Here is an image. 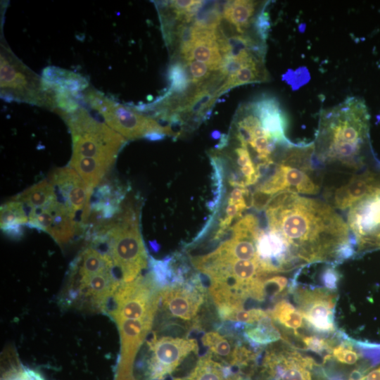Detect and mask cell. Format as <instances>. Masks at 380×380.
Wrapping results in <instances>:
<instances>
[{
  "label": "cell",
  "mask_w": 380,
  "mask_h": 380,
  "mask_svg": "<svg viewBox=\"0 0 380 380\" xmlns=\"http://www.w3.org/2000/svg\"><path fill=\"white\" fill-rule=\"evenodd\" d=\"M269 230L288 243L299 265L338 260L343 248L356 244L347 223L328 204L283 191L265 209Z\"/></svg>",
  "instance_id": "1"
},
{
  "label": "cell",
  "mask_w": 380,
  "mask_h": 380,
  "mask_svg": "<svg viewBox=\"0 0 380 380\" xmlns=\"http://www.w3.org/2000/svg\"><path fill=\"white\" fill-rule=\"evenodd\" d=\"M315 154L319 162L360 169L369 138V114L363 100L349 97L322 112Z\"/></svg>",
  "instance_id": "2"
},
{
  "label": "cell",
  "mask_w": 380,
  "mask_h": 380,
  "mask_svg": "<svg viewBox=\"0 0 380 380\" xmlns=\"http://www.w3.org/2000/svg\"><path fill=\"white\" fill-rule=\"evenodd\" d=\"M96 242L106 241V252L119 270L122 283L134 281L148 267V258L139 228L138 215L125 208L110 221L97 227Z\"/></svg>",
  "instance_id": "3"
},
{
  "label": "cell",
  "mask_w": 380,
  "mask_h": 380,
  "mask_svg": "<svg viewBox=\"0 0 380 380\" xmlns=\"http://www.w3.org/2000/svg\"><path fill=\"white\" fill-rule=\"evenodd\" d=\"M205 286L200 273L158 291L153 324L156 333L186 335L200 324L198 313L205 302Z\"/></svg>",
  "instance_id": "4"
},
{
  "label": "cell",
  "mask_w": 380,
  "mask_h": 380,
  "mask_svg": "<svg viewBox=\"0 0 380 380\" xmlns=\"http://www.w3.org/2000/svg\"><path fill=\"white\" fill-rule=\"evenodd\" d=\"M67 123L72 136V155L115 163L126 143L121 134L99 122L84 108L71 113L57 111Z\"/></svg>",
  "instance_id": "5"
},
{
  "label": "cell",
  "mask_w": 380,
  "mask_h": 380,
  "mask_svg": "<svg viewBox=\"0 0 380 380\" xmlns=\"http://www.w3.org/2000/svg\"><path fill=\"white\" fill-rule=\"evenodd\" d=\"M84 99L103 117L108 127L125 138H144L148 133L153 132L176 137L170 126H163L155 119L108 99L97 91H89Z\"/></svg>",
  "instance_id": "6"
},
{
  "label": "cell",
  "mask_w": 380,
  "mask_h": 380,
  "mask_svg": "<svg viewBox=\"0 0 380 380\" xmlns=\"http://www.w3.org/2000/svg\"><path fill=\"white\" fill-rule=\"evenodd\" d=\"M1 92L12 100L53 106L51 97L43 89L42 78L4 49L1 53Z\"/></svg>",
  "instance_id": "7"
},
{
  "label": "cell",
  "mask_w": 380,
  "mask_h": 380,
  "mask_svg": "<svg viewBox=\"0 0 380 380\" xmlns=\"http://www.w3.org/2000/svg\"><path fill=\"white\" fill-rule=\"evenodd\" d=\"M294 298L299 311L308 326L322 333L336 330L334 324L335 295L324 288L297 287Z\"/></svg>",
  "instance_id": "8"
},
{
  "label": "cell",
  "mask_w": 380,
  "mask_h": 380,
  "mask_svg": "<svg viewBox=\"0 0 380 380\" xmlns=\"http://www.w3.org/2000/svg\"><path fill=\"white\" fill-rule=\"evenodd\" d=\"M313 364L298 352L272 349L264 357L262 371L267 380H311Z\"/></svg>",
  "instance_id": "9"
},
{
  "label": "cell",
  "mask_w": 380,
  "mask_h": 380,
  "mask_svg": "<svg viewBox=\"0 0 380 380\" xmlns=\"http://www.w3.org/2000/svg\"><path fill=\"white\" fill-rule=\"evenodd\" d=\"M246 107L260 119L262 128L272 140L285 146L291 144L285 136L288 125L286 115L276 98L262 96Z\"/></svg>",
  "instance_id": "10"
},
{
  "label": "cell",
  "mask_w": 380,
  "mask_h": 380,
  "mask_svg": "<svg viewBox=\"0 0 380 380\" xmlns=\"http://www.w3.org/2000/svg\"><path fill=\"white\" fill-rule=\"evenodd\" d=\"M56 194L62 199L61 203L74 215L84 210L87 199V186L80 175L72 167L55 169L49 177Z\"/></svg>",
  "instance_id": "11"
},
{
  "label": "cell",
  "mask_w": 380,
  "mask_h": 380,
  "mask_svg": "<svg viewBox=\"0 0 380 380\" xmlns=\"http://www.w3.org/2000/svg\"><path fill=\"white\" fill-rule=\"evenodd\" d=\"M379 189L380 173L366 170L354 175L346 184L336 189L335 205L341 210L350 208Z\"/></svg>",
  "instance_id": "12"
},
{
  "label": "cell",
  "mask_w": 380,
  "mask_h": 380,
  "mask_svg": "<svg viewBox=\"0 0 380 380\" xmlns=\"http://www.w3.org/2000/svg\"><path fill=\"white\" fill-rule=\"evenodd\" d=\"M241 367L205 354L184 380H247L241 375Z\"/></svg>",
  "instance_id": "13"
},
{
  "label": "cell",
  "mask_w": 380,
  "mask_h": 380,
  "mask_svg": "<svg viewBox=\"0 0 380 380\" xmlns=\"http://www.w3.org/2000/svg\"><path fill=\"white\" fill-rule=\"evenodd\" d=\"M113 164L114 163L94 158L72 156L69 165L80 175L87 186L86 204L90 202L94 189Z\"/></svg>",
  "instance_id": "14"
},
{
  "label": "cell",
  "mask_w": 380,
  "mask_h": 380,
  "mask_svg": "<svg viewBox=\"0 0 380 380\" xmlns=\"http://www.w3.org/2000/svg\"><path fill=\"white\" fill-rule=\"evenodd\" d=\"M201 341L205 350L204 355L208 354L232 365H236V355L241 345L235 343L232 336L223 335L220 331H210L201 336Z\"/></svg>",
  "instance_id": "15"
},
{
  "label": "cell",
  "mask_w": 380,
  "mask_h": 380,
  "mask_svg": "<svg viewBox=\"0 0 380 380\" xmlns=\"http://www.w3.org/2000/svg\"><path fill=\"white\" fill-rule=\"evenodd\" d=\"M258 2L249 0L229 1L223 6V18L233 25L237 32L243 34L253 22Z\"/></svg>",
  "instance_id": "16"
},
{
  "label": "cell",
  "mask_w": 380,
  "mask_h": 380,
  "mask_svg": "<svg viewBox=\"0 0 380 380\" xmlns=\"http://www.w3.org/2000/svg\"><path fill=\"white\" fill-rule=\"evenodd\" d=\"M15 199L30 208V210L46 208L58 201L54 186L49 179L34 184Z\"/></svg>",
  "instance_id": "17"
},
{
  "label": "cell",
  "mask_w": 380,
  "mask_h": 380,
  "mask_svg": "<svg viewBox=\"0 0 380 380\" xmlns=\"http://www.w3.org/2000/svg\"><path fill=\"white\" fill-rule=\"evenodd\" d=\"M28 221L24 205L20 201L14 198L1 205V229L8 236L20 237L23 234L22 226Z\"/></svg>",
  "instance_id": "18"
},
{
  "label": "cell",
  "mask_w": 380,
  "mask_h": 380,
  "mask_svg": "<svg viewBox=\"0 0 380 380\" xmlns=\"http://www.w3.org/2000/svg\"><path fill=\"white\" fill-rule=\"evenodd\" d=\"M268 80V73L263 61H255L242 68L236 73L228 77L216 91L219 96L229 89L245 84L260 82Z\"/></svg>",
  "instance_id": "19"
},
{
  "label": "cell",
  "mask_w": 380,
  "mask_h": 380,
  "mask_svg": "<svg viewBox=\"0 0 380 380\" xmlns=\"http://www.w3.org/2000/svg\"><path fill=\"white\" fill-rule=\"evenodd\" d=\"M243 335L249 343L255 345H266L281 338V333L270 314L255 323L245 324Z\"/></svg>",
  "instance_id": "20"
},
{
  "label": "cell",
  "mask_w": 380,
  "mask_h": 380,
  "mask_svg": "<svg viewBox=\"0 0 380 380\" xmlns=\"http://www.w3.org/2000/svg\"><path fill=\"white\" fill-rule=\"evenodd\" d=\"M269 314L272 319L289 329H293L294 334L299 336L297 330L303 327V317L288 300L282 299L278 301Z\"/></svg>",
  "instance_id": "21"
},
{
  "label": "cell",
  "mask_w": 380,
  "mask_h": 380,
  "mask_svg": "<svg viewBox=\"0 0 380 380\" xmlns=\"http://www.w3.org/2000/svg\"><path fill=\"white\" fill-rule=\"evenodd\" d=\"M167 79L170 82L169 96L172 93L181 94L186 91L191 81L189 72L182 62L174 61L168 68Z\"/></svg>",
  "instance_id": "22"
},
{
  "label": "cell",
  "mask_w": 380,
  "mask_h": 380,
  "mask_svg": "<svg viewBox=\"0 0 380 380\" xmlns=\"http://www.w3.org/2000/svg\"><path fill=\"white\" fill-rule=\"evenodd\" d=\"M333 356L340 362L346 365H354L360 358L350 343H343L332 349Z\"/></svg>",
  "instance_id": "23"
},
{
  "label": "cell",
  "mask_w": 380,
  "mask_h": 380,
  "mask_svg": "<svg viewBox=\"0 0 380 380\" xmlns=\"http://www.w3.org/2000/svg\"><path fill=\"white\" fill-rule=\"evenodd\" d=\"M186 65L189 67L191 82L196 84L197 87L202 84L213 71L207 64L198 61H187Z\"/></svg>",
  "instance_id": "24"
},
{
  "label": "cell",
  "mask_w": 380,
  "mask_h": 380,
  "mask_svg": "<svg viewBox=\"0 0 380 380\" xmlns=\"http://www.w3.org/2000/svg\"><path fill=\"white\" fill-rule=\"evenodd\" d=\"M301 337L303 343L309 350L318 354H325L327 360L331 357L329 353L333 349L331 341L315 336Z\"/></svg>",
  "instance_id": "25"
},
{
  "label": "cell",
  "mask_w": 380,
  "mask_h": 380,
  "mask_svg": "<svg viewBox=\"0 0 380 380\" xmlns=\"http://www.w3.org/2000/svg\"><path fill=\"white\" fill-rule=\"evenodd\" d=\"M3 380H44V379L37 372L18 366L4 374Z\"/></svg>",
  "instance_id": "26"
},
{
  "label": "cell",
  "mask_w": 380,
  "mask_h": 380,
  "mask_svg": "<svg viewBox=\"0 0 380 380\" xmlns=\"http://www.w3.org/2000/svg\"><path fill=\"white\" fill-rule=\"evenodd\" d=\"M254 27L260 40L265 42L268 37L270 23L269 15L264 9L260 11L255 17Z\"/></svg>",
  "instance_id": "27"
},
{
  "label": "cell",
  "mask_w": 380,
  "mask_h": 380,
  "mask_svg": "<svg viewBox=\"0 0 380 380\" xmlns=\"http://www.w3.org/2000/svg\"><path fill=\"white\" fill-rule=\"evenodd\" d=\"M321 280L327 290L334 291L337 289L339 275L334 267H328L322 272Z\"/></svg>",
  "instance_id": "28"
},
{
  "label": "cell",
  "mask_w": 380,
  "mask_h": 380,
  "mask_svg": "<svg viewBox=\"0 0 380 380\" xmlns=\"http://www.w3.org/2000/svg\"><path fill=\"white\" fill-rule=\"evenodd\" d=\"M272 197L271 194L255 189L252 194V206L257 210L262 211L265 209Z\"/></svg>",
  "instance_id": "29"
},
{
  "label": "cell",
  "mask_w": 380,
  "mask_h": 380,
  "mask_svg": "<svg viewBox=\"0 0 380 380\" xmlns=\"http://www.w3.org/2000/svg\"><path fill=\"white\" fill-rule=\"evenodd\" d=\"M235 153L236 154V163L240 168L253 163L248 147H239L235 149Z\"/></svg>",
  "instance_id": "30"
},
{
  "label": "cell",
  "mask_w": 380,
  "mask_h": 380,
  "mask_svg": "<svg viewBox=\"0 0 380 380\" xmlns=\"http://www.w3.org/2000/svg\"><path fill=\"white\" fill-rule=\"evenodd\" d=\"M167 135L164 133L158 132H153L148 133L144 136V139L155 141H160L162 139H164Z\"/></svg>",
  "instance_id": "31"
},
{
  "label": "cell",
  "mask_w": 380,
  "mask_h": 380,
  "mask_svg": "<svg viewBox=\"0 0 380 380\" xmlns=\"http://www.w3.org/2000/svg\"><path fill=\"white\" fill-rule=\"evenodd\" d=\"M360 380H380V367L369 372Z\"/></svg>",
  "instance_id": "32"
},
{
  "label": "cell",
  "mask_w": 380,
  "mask_h": 380,
  "mask_svg": "<svg viewBox=\"0 0 380 380\" xmlns=\"http://www.w3.org/2000/svg\"><path fill=\"white\" fill-rule=\"evenodd\" d=\"M229 137L226 134H222L219 143L215 146L216 149L220 150L228 144Z\"/></svg>",
  "instance_id": "33"
},
{
  "label": "cell",
  "mask_w": 380,
  "mask_h": 380,
  "mask_svg": "<svg viewBox=\"0 0 380 380\" xmlns=\"http://www.w3.org/2000/svg\"><path fill=\"white\" fill-rule=\"evenodd\" d=\"M222 134L218 130H214L211 132V137L215 139H220Z\"/></svg>",
  "instance_id": "34"
}]
</instances>
